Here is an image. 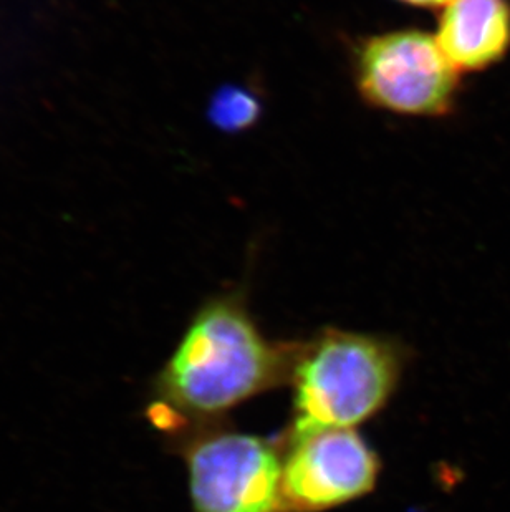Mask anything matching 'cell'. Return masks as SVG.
Listing matches in <instances>:
<instances>
[{
	"instance_id": "1",
	"label": "cell",
	"mask_w": 510,
	"mask_h": 512,
	"mask_svg": "<svg viewBox=\"0 0 510 512\" xmlns=\"http://www.w3.org/2000/svg\"><path fill=\"white\" fill-rule=\"evenodd\" d=\"M297 342L267 339L241 294L217 295L193 315L153 380L154 428L183 438L289 383Z\"/></svg>"
},
{
	"instance_id": "2",
	"label": "cell",
	"mask_w": 510,
	"mask_h": 512,
	"mask_svg": "<svg viewBox=\"0 0 510 512\" xmlns=\"http://www.w3.org/2000/svg\"><path fill=\"white\" fill-rule=\"evenodd\" d=\"M405 362L403 345L381 335L325 329L297 342L284 435L357 428L375 418L395 395Z\"/></svg>"
},
{
	"instance_id": "3",
	"label": "cell",
	"mask_w": 510,
	"mask_h": 512,
	"mask_svg": "<svg viewBox=\"0 0 510 512\" xmlns=\"http://www.w3.org/2000/svg\"><path fill=\"white\" fill-rule=\"evenodd\" d=\"M193 512H289L282 440L211 425L176 440Z\"/></svg>"
},
{
	"instance_id": "4",
	"label": "cell",
	"mask_w": 510,
	"mask_h": 512,
	"mask_svg": "<svg viewBox=\"0 0 510 512\" xmlns=\"http://www.w3.org/2000/svg\"><path fill=\"white\" fill-rule=\"evenodd\" d=\"M353 75L368 105L395 115H444L458 92V70L436 37L423 30H393L361 40Z\"/></svg>"
},
{
	"instance_id": "5",
	"label": "cell",
	"mask_w": 510,
	"mask_h": 512,
	"mask_svg": "<svg viewBox=\"0 0 510 512\" xmlns=\"http://www.w3.org/2000/svg\"><path fill=\"white\" fill-rule=\"evenodd\" d=\"M284 445V499L289 512H323L365 498L381 463L355 428H328L280 436Z\"/></svg>"
},
{
	"instance_id": "6",
	"label": "cell",
	"mask_w": 510,
	"mask_h": 512,
	"mask_svg": "<svg viewBox=\"0 0 510 512\" xmlns=\"http://www.w3.org/2000/svg\"><path fill=\"white\" fill-rule=\"evenodd\" d=\"M436 40L458 72L499 62L510 45L507 0H453L439 17Z\"/></svg>"
},
{
	"instance_id": "7",
	"label": "cell",
	"mask_w": 510,
	"mask_h": 512,
	"mask_svg": "<svg viewBox=\"0 0 510 512\" xmlns=\"http://www.w3.org/2000/svg\"><path fill=\"white\" fill-rule=\"evenodd\" d=\"M259 115V103L254 95L242 88H227L217 93L212 102L211 116L222 130H242L254 123Z\"/></svg>"
},
{
	"instance_id": "8",
	"label": "cell",
	"mask_w": 510,
	"mask_h": 512,
	"mask_svg": "<svg viewBox=\"0 0 510 512\" xmlns=\"http://www.w3.org/2000/svg\"><path fill=\"white\" fill-rule=\"evenodd\" d=\"M403 4L413 5V7H424V9H434V7H446L453 0H400Z\"/></svg>"
}]
</instances>
